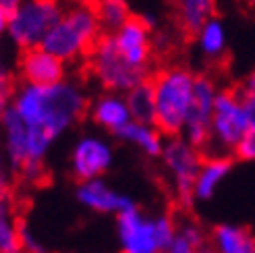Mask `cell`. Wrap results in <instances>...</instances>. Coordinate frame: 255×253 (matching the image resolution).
Returning <instances> with one entry per match:
<instances>
[{
  "label": "cell",
  "mask_w": 255,
  "mask_h": 253,
  "mask_svg": "<svg viewBox=\"0 0 255 253\" xmlns=\"http://www.w3.org/2000/svg\"><path fill=\"white\" fill-rule=\"evenodd\" d=\"M12 108L27 126V160L17 176L27 185H40L46 179L44 160L50 147L87 115L89 100L83 87L69 79L54 85L23 83L15 90Z\"/></svg>",
  "instance_id": "1"
},
{
  "label": "cell",
  "mask_w": 255,
  "mask_h": 253,
  "mask_svg": "<svg viewBox=\"0 0 255 253\" xmlns=\"http://www.w3.org/2000/svg\"><path fill=\"white\" fill-rule=\"evenodd\" d=\"M197 73L187 67L170 65L151 75L156 98V126L166 137L183 135L195 96Z\"/></svg>",
  "instance_id": "2"
},
{
  "label": "cell",
  "mask_w": 255,
  "mask_h": 253,
  "mask_svg": "<svg viewBox=\"0 0 255 253\" xmlns=\"http://www.w3.org/2000/svg\"><path fill=\"white\" fill-rule=\"evenodd\" d=\"M178 233L170 214H145L139 206L117 216L121 253H166Z\"/></svg>",
  "instance_id": "3"
},
{
  "label": "cell",
  "mask_w": 255,
  "mask_h": 253,
  "mask_svg": "<svg viewBox=\"0 0 255 253\" xmlns=\"http://www.w3.org/2000/svg\"><path fill=\"white\" fill-rule=\"evenodd\" d=\"M102 33L104 31L100 27L96 8L79 2L65 10V15L42 42V48L62 62H71L81 56H89Z\"/></svg>",
  "instance_id": "4"
},
{
  "label": "cell",
  "mask_w": 255,
  "mask_h": 253,
  "mask_svg": "<svg viewBox=\"0 0 255 253\" xmlns=\"http://www.w3.org/2000/svg\"><path fill=\"white\" fill-rule=\"evenodd\" d=\"M251 129L245 102L237 87L220 90L214 104L208 156H233V151Z\"/></svg>",
  "instance_id": "5"
},
{
  "label": "cell",
  "mask_w": 255,
  "mask_h": 253,
  "mask_svg": "<svg viewBox=\"0 0 255 253\" xmlns=\"http://www.w3.org/2000/svg\"><path fill=\"white\" fill-rule=\"evenodd\" d=\"M87 60H89V69H92L94 77L106 92L127 94L139 83L151 79V73L139 71L123 58L112 33H102L98 37V42L92 48Z\"/></svg>",
  "instance_id": "6"
},
{
  "label": "cell",
  "mask_w": 255,
  "mask_h": 253,
  "mask_svg": "<svg viewBox=\"0 0 255 253\" xmlns=\"http://www.w3.org/2000/svg\"><path fill=\"white\" fill-rule=\"evenodd\" d=\"M62 15L65 10L58 0H23L15 10H10L6 35L21 52L37 48Z\"/></svg>",
  "instance_id": "7"
},
{
  "label": "cell",
  "mask_w": 255,
  "mask_h": 253,
  "mask_svg": "<svg viewBox=\"0 0 255 253\" xmlns=\"http://www.w3.org/2000/svg\"><path fill=\"white\" fill-rule=\"evenodd\" d=\"M203 151L191 145L185 137H168L164 151L160 156V162L164 166V172L168 176V183L172 189L174 199L183 208H189L193 204V187L197 181L199 168L203 164Z\"/></svg>",
  "instance_id": "8"
},
{
  "label": "cell",
  "mask_w": 255,
  "mask_h": 253,
  "mask_svg": "<svg viewBox=\"0 0 255 253\" xmlns=\"http://www.w3.org/2000/svg\"><path fill=\"white\" fill-rule=\"evenodd\" d=\"M114 162V149L104 137L81 135L71 147L69 170L75 183L104 179Z\"/></svg>",
  "instance_id": "9"
},
{
  "label": "cell",
  "mask_w": 255,
  "mask_h": 253,
  "mask_svg": "<svg viewBox=\"0 0 255 253\" xmlns=\"http://www.w3.org/2000/svg\"><path fill=\"white\" fill-rule=\"evenodd\" d=\"M220 94V87L210 75H197L195 81V96H193V106H191L187 125L183 129V135L191 145L197 149L206 151L210 145V126H212V115H214V104L216 98Z\"/></svg>",
  "instance_id": "10"
},
{
  "label": "cell",
  "mask_w": 255,
  "mask_h": 253,
  "mask_svg": "<svg viewBox=\"0 0 255 253\" xmlns=\"http://www.w3.org/2000/svg\"><path fill=\"white\" fill-rule=\"evenodd\" d=\"M112 35H114V42H117L119 52L131 67L151 73V62H154V54H156L154 27L143 17L133 15Z\"/></svg>",
  "instance_id": "11"
},
{
  "label": "cell",
  "mask_w": 255,
  "mask_h": 253,
  "mask_svg": "<svg viewBox=\"0 0 255 253\" xmlns=\"http://www.w3.org/2000/svg\"><path fill=\"white\" fill-rule=\"evenodd\" d=\"M75 199H77L79 206H83L89 212L112 214V216H119V214L137 206V201L131 195L112 189L104 179L77 183V187H75Z\"/></svg>",
  "instance_id": "12"
},
{
  "label": "cell",
  "mask_w": 255,
  "mask_h": 253,
  "mask_svg": "<svg viewBox=\"0 0 255 253\" xmlns=\"http://www.w3.org/2000/svg\"><path fill=\"white\" fill-rule=\"evenodd\" d=\"M65 62L50 54L42 46L23 50L19 56V77L29 85H54L65 81Z\"/></svg>",
  "instance_id": "13"
},
{
  "label": "cell",
  "mask_w": 255,
  "mask_h": 253,
  "mask_svg": "<svg viewBox=\"0 0 255 253\" xmlns=\"http://www.w3.org/2000/svg\"><path fill=\"white\" fill-rule=\"evenodd\" d=\"M87 115L94 121V125H98L100 129H104L112 135H117L123 126H127L133 121L125 94H117V92H104L96 96L89 102Z\"/></svg>",
  "instance_id": "14"
},
{
  "label": "cell",
  "mask_w": 255,
  "mask_h": 253,
  "mask_svg": "<svg viewBox=\"0 0 255 253\" xmlns=\"http://www.w3.org/2000/svg\"><path fill=\"white\" fill-rule=\"evenodd\" d=\"M0 133H2V151L10 162L15 174H19L21 166L27 160V126L15 108H8L0 119Z\"/></svg>",
  "instance_id": "15"
},
{
  "label": "cell",
  "mask_w": 255,
  "mask_h": 253,
  "mask_svg": "<svg viewBox=\"0 0 255 253\" xmlns=\"http://www.w3.org/2000/svg\"><path fill=\"white\" fill-rule=\"evenodd\" d=\"M235 168L233 156H206L193 187L195 201H210Z\"/></svg>",
  "instance_id": "16"
},
{
  "label": "cell",
  "mask_w": 255,
  "mask_h": 253,
  "mask_svg": "<svg viewBox=\"0 0 255 253\" xmlns=\"http://www.w3.org/2000/svg\"><path fill=\"white\" fill-rule=\"evenodd\" d=\"M117 139H121V141L129 143V145H135L145 158L160 160L168 137L164 135L156 125H145V123L131 121L129 125L123 126V129L117 133Z\"/></svg>",
  "instance_id": "17"
},
{
  "label": "cell",
  "mask_w": 255,
  "mask_h": 253,
  "mask_svg": "<svg viewBox=\"0 0 255 253\" xmlns=\"http://www.w3.org/2000/svg\"><path fill=\"white\" fill-rule=\"evenodd\" d=\"M214 253H255V235L241 224H216L210 233Z\"/></svg>",
  "instance_id": "18"
},
{
  "label": "cell",
  "mask_w": 255,
  "mask_h": 253,
  "mask_svg": "<svg viewBox=\"0 0 255 253\" xmlns=\"http://www.w3.org/2000/svg\"><path fill=\"white\" fill-rule=\"evenodd\" d=\"M174 17L178 29L189 37H195L203 25L216 17V0H176Z\"/></svg>",
  "instance_id": "19"
},
{
  "label": "cell",
  "mask_w": 255,
  "mask_h": 253,
  "mask_svg": "<svg viewBox=\"0 0 255 253\" xmlns=\"http://www.w3.org/2000/svg\"><path fill=\"white\" fill-rule=\"evenodd\" d=\"M197 52L208 62H220L228 50V29L222 19H210L193 37Z\"/></svg>",
  "instance_id": "20"
},
{
  "label": "cell",
  "mask_w": 255,
  "mask_h": 253,
  "mask_svg": "<svg viewBox=\"0 0 255 253\" xmlns=\"http://www.w3.org/2000/svg\"><path fill=\"white\" fill-rule=\"evenodd\" d=\"M21 224L15 201L0 204V253H23L21 243Z\"/></svg>",
  "instance_id": "21"
},
{
  "label": "cell",
  "mask_w": 255,
  "mask_h": 253,
  "mask_svg": "<svg viewBox=\"0 0 255 253\" xmlns=\"http://www.w3.org/2000/svg\"><path fill=\"white\" fill-rule=\"evenodd\" d=\"M166 253H214L210 235L195 220H181L174 243Z\"/></svg>",
  "instance_id": "22"
},
{
  "label": "cell",
  "mask_w": 255,
  "mask_h": 253,
  "mask_svg": "<svg viewBox=\"0 0 255 253\" xmlns=\"http://www.w3.org/2000/svg\"><path fill=\"white\" fill-rule=\"evenodd\" d=\"M127 104H129L131 117L137 123L156 125V98H154V85L151 79L139 83L131 92L125 94Z\"/></svg>",
  "instance_id": "23"
},
{
  "label": "cell",
  "mask_w": 255,
  "mask_h": 253,
  "mask_svg": "<svg viewBox=\"0 0 255 253\" xmlns=\"http://www.w3.org/2000/svg\"><path fill=\"white\" fill-rule=\"evenodd\" d=\"M94 8L104 33H117L133 17L129 0H100Z\"/></svg>",
  "instance_id": "24"
},
{
  "label": "cell",
  "mask_w": 255,
  "mask_h": 253,
  "mask_svg": "<svg viewBox=\"0 0 255 253\" xmlns=\"http://www.w3.org/2000/svg\"><path fill=\"white\" fill-rule=\"evenodd\" d=\"M17 174L12 170L10 162L6 160L4 151L0 149V204L12 199V185H15Z\"/></svg>",
  "instance_id": "25"
},
{
  "label": "cell",
  "mask_w": 255,
  "mask_h": 253,
  "mask_svg": "<svg viewBox=\"0 0 255 253\" xmlns=\"http://www.w3.org/2000/svg\"><path fill=\"white\" fill-rule=\"evenodd\" d=\"M233 158L241 162H255V129H249V133L241 139V143L233 151Z\"/></svg>",
  "instance_id": "26"
},
{
  "label": "cell",
  "mask_w": 255,
  "mask_h": 253,
  "mask_svg": "<svg viewBox=\"0 0 255 253\" xmlns=\"http://www.w3.org/2000/svg\"><path fill=\"white\" fill-rule=\"evenodd\" d=\"M21 243H23V251L25 253H48L46 247L33 237V233L29 231V226H27L25 220L21 224Z\"/></svg>",
  "instance_id": "27"
},
{
  "label": "cell",
  "mask_w": 255,
  "mask_h": 253,
  "mask_svg": "<svg viewBox=\"0 0 255 253\" xmlns=\"http://www.w3.org/2000/svg\"><path fill=\"white\" fill-rule=\"evenodd\" d=\"M0 90H15V85H12V73H10V67L2 50H0Z\"/></svg>",
  "instance_id": "28"
},
{
  "label": "cell",
  "mask_w": 255,
  "mask_h": 253,
  "mask_svg": "<svg viewBox=\"0 0 255 253\" xmlns=\"http://www.w3.org/2000/svg\"><path fill=\"white\" fill-rule=\"evenodd\" d=\"M237 90L241 92V96H253L255 98V67L249 71V75L243 79V83H241Z\"/></svg>",
  "instance_id": "29"
},
{
  "label": "cell",
  "mask_w": 255,
  "mask_h": 253,
  "mask_svg": "<svg viewBox=\"0 0 255 253\" xmlns=\"http://www.w3.org/2000/svg\"><path fill=\"white\" fill-rule=\"evenodd\" d=\"M8 23H10V10L4 4H0V35L8 33Z\"/></svg>",
  "instance_id": "30"
},
{
  "label": "cell",
  "mask_w": 255,
  "mask_h": 253,
  "mask_svg": "<svg viewBox=\"0 0 255 253\" xmlns=\"http://www.w3.org/2000/svg\"><path fill=\"white\" fill-rule=\"evenodd\" d=\"M21 2H23V0H0V4H4L8 10H15Z\"/></svg>",
  "instance_id": "31"
},
{
  "label": "cell",
  "mask_w": 255,
  "mask_h": 253,
  "mask_svg": "<svg viewBox=\"0 0 255 253\" xmlns=\"http://www.w3.org/2000/svg\"><path fill=\"white\" fill-rule=\"evenodd\" d=\"M81 2H83V4H89V6H96L100 0H81Z\"/></svg>",
  "instance_id": "32"
},
{
  "label": "cell",
  "mask_w": 255,
  "mask_h": 253,
  "mask_svg": "<svg viewBox=\"0 0 255 253\" xmlns=\"http://www.w3.org/2000/svg\"><path fill=\"white\" fill-rule=\"evenodd\" d=\"M245 2H247V6H249L253 12H255V0H245Z\"/></svg>",
  "instance_id": "33"
},
{
  "label": "cell",
  "mask_w": 255,
  "mask_h": 253,
  "mask_svg": "<svg viewBox=\"0 0 255 253\" xmlns=\"http://www.w3.org/2000/svg\"><path fill=\"white\" fill-rule=\"evenodd\" d=\"M23 253H25V251H23Z\"/></svg>",
  "instance_id": "34"
}]
</instances>
